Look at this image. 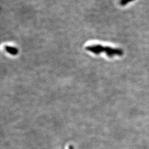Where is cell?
Wrapping results in <instances>:
<instances>
[{"label":"cell","mask_w":149,"mask_h":149,"mask_svg":"<svg viewBox=\"0 0 149 149\" xmlns=\"http://www.w3.org/2000/svg\"><path fill=\"white\" fill-rule=\"evenodd\" d=\"M5 49L7 53L10 54L11 55H16L18 52V50H17V49L15 48V47L6 46Z\"/></svg>","instance_id":"2"},{"label":"cell","mask_w":149,"mask_h":149,"mask_svg":"<svg viewBox=\"0 0 149 149\" xmlns=\"http://www.w3.org/2000/svg\"><path fill=\"white\" fill-rule=\"evenodd\" d=\"M134 0H120V4L121 5L125 6V5H127V3H128L129 2H131V1H133Z\"/></svg>","instance_id":"3"},{"label":"cell","mask_w":149,"mask_h":149,"mask_svg":"<svg viewBox=\"0 0 149 149\" xmlns=\"http://www.w3.org/2000/svg\"><path fill=\"white\" fill-rule=\"evenodd\" d=\"M86 50L95 54L99 55L102 53H105L109 58H112L115 55L122 56L123 51L120 49H114L109 47H103L101 45H92L86 47Z\"/></svg>","instance_id":"1"}]
</instances>
